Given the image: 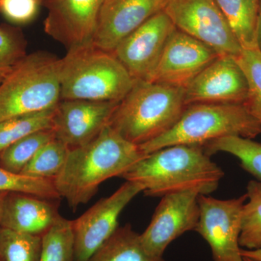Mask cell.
Segmentation results:
<instances>
[{"instance_id":"7a4b0ae2","label":"cell","mask_w":261,"mask_h":261,"mask_svg":"<svg viewBox=\"0 0 261 261\" xmlns=\"http://www.w3.org/2000/svg\"><path fill=\"white\" fill-rule=\"evenodd\" d=\"M224 176L202 146L177 145L147 154L121 178L140 185L146 196L162 197L192 189L208 195Z\"/></svg>"},{"instance_id":"74e56055","label":"cell","mask_w":261,"mask_h":261,"mask_svg":"<svg viewBox=\"0 0 261 261\" xmlns=\"http://www.w3.org/2000/svg\"><path fill=\"white\" fill-rule=\"evenodd\" d=\"M0 261H3V260H2V259H1V258H0Z\"/></svg>"},{"instance_id":"f1b7e54d","label":"cell","mask_w":261,"mask_h":261,"mask_svg":"<svg viewBox=\"0 0 261 261\" xmlns=\"http://www.w3.org/2000/svg\"><path fill=\"white\" fill-rule=\"evenodd\" d=\"M22 34L10 28L0 27V75H6L27 56Z\"/></svg>"},{"instance_id":"83f0119b","label":"cell","mask_w":261,"mask_h":261,"mask_svg":"<svg viewBox=\"0 0 261 261\" xmlns=\"http://www.w3.org/2000/svg\"><path fill=\"white\" fill-rule=\"evenodd\" d=\"M0 192H20L41 198L59 200V194L51 179L15 173L0 167Z\"/></svg>"},{"instance_id":"8d00e7d4","label":"cell","mask_w":261,"mask_h":261,"mask_svg":"<svg viewBox=\"0 0 261 261\" xmlns=\"http://www.w3.org/2000/svg\"><path fill=\"white\" fill-rule=\"evenodd\" d=\"M5 75H0V83H1L2 81L3 80V79L5 78Z\"/></svg>"},{"instance_id":"cb8c5ba5","label":"cell","mask_w":261,"mask_h":261,"mask_svg":"<svg viewBox=\"0 0 261 261\" xmlns=\"http://www.w3.org/2000/svg\"><path fill=\"white\" fill-rule=\"evenodd\" d=\"M242 216L240 245L246 250L261 248V182L249 181Z\"/></svg>"},{"instance_id":"484cf974","label":"cell","mask_w":261,"mask_h":261,"mask_svg":"<svg viewBox=\"0 0 261 261\" xmlns=\"http://www.w3.org/2000/svg\"><path fill=\"white\" fill-rule=\"evenodd\" d=\"M72 221L61 217L42 236L40 261H74Z\"/></svg>"},{"instance_id":"e0dca14e","label":"cell","mask_w":261,"mask_h":261,"mask_svg":"<svg viewBox=\"0 0 261 261\" xmlns=\"http://www.w3.org/2000/svg\"><path fill=\"white\" fill-rule=\"evenodd\" d=\"M57 200L9 192L5 197L1 227L42 237L61 217Z\"/></svg>"},{"instance_id":"d590c367","label":"cell","mask_w":261,"mask_h":261,"mask_svg":"<svg viewBox=\"0 0 261 261\" xmlns=\"http://www.w3.org/2000/svg\"><path fill=\"white\" fill-rule=\"evenodd\" d=\"M243 261H255L252 260V259L249 258V257H243Z\"/></svg>"},{"instance_id":"9c48e42d","label":"cell","mask_w":261,"mask_h":261,"mask_svg":"<svg viewBox=\"0 0 261 261\" xmlns=\"http://www.w3.org/2000/svg\"><path fill=\"white\" fill-rule=\"evenodd\" d=\"M247 199V194L229 200L199 196L200 216L195 231L210 245L214 261H243L240 237Z\"/></svg>"},{"instance_id":"ba28073f","label":"cell","mask_w":261,"mask_h":261,"mask_svg":"<svg viewBox=\"0 0 261 261\" xmlns=\"http://www.w3.org/2000/svg\"><path fill=\"white\" fill-rule=\"evenodd\" d=\"M144 188L126 181L116 192L101 199L89 210L72 221L74 240V261H89L118 228L123 209Z\"/></svg>"},{"instance_id":"3957f363","label":"cell","mask_w":261,"mask_h":261,"mask_svg":"<svg viewBox=\"0 0 261 261\" xmlns=\"http://www.w3.org/2000/svg\"><path fill=\"white\" fill-rule=\"evenodd\" d=\"M187 106L184 88L135 80L108 125L125 140L140 146L171 129Z\"/></svg>"},{"instance_id":"30bf717a","label":"cell","mask_w":261,"mask_h":261,"mask_svg":"<svg viewBox=\"0 0 261 261\" xmlns=\"http://www.w3.org/2000/svg\"><path fill=\"white\" fill-rule=\"evenodd\" d=\"M198 189L173 192L163 196L149 226L141 233L146 250L163 257L168 245L183 233L195 231L200 216Z\"/></svg>"},{"instance_id":"f35d334b","label":"cell","mask_w":261,"mask_h":261,"mask_svg":"<svg viewBox=\"0 0 261 261\" xmlns=\"http://www.w3.org/2000/svg\"><path fill=\"white\" fill-rule=\"evenodd\" d=\"M41 1H42H42H43V0H41Z\"/></svg>"},{"instance_id":"e575fe53","label":"cell","mask_w":261,"mask_h":261,"mask_svg":"<svg viewBox=\"0 0 261 261\" xmlns=\"http://www.w3.org/2000/svg\"><path fill=\"white\" fill-rule=\"evenodd\" d=\"M252 3L258 9L259 0H252Z\"/></svg>"},{"instance_id":"5b68a950","label":"cell","mask_w":261,"mask_h":261,"mask_svg":"<svg viewBox=\"0 0 261 261\" xmlns=\"http://www.w3.org/2000/svg\"><path fill=\"white\" fill-rule=\"evenodd\" d=\"M260 134L261 122L245 105L196 103L187 106L171 129L139 147L147 155L170 146H203L228 136L253 139Z\"/></svg>"},{"instance_id":"4316f807","label":"cell","mask_w":261,"mask_h":261,"mask_svg":"<svg viewBox=\"0 0 261 261\" xmlns=\"http://www.w3.org/2000/svg\"><path fill=\"white\" fill-rule=\"evenodd\" d=\"M243 70L248 87L245 106L250 112L261 122V50L258 46L243 48L234 57Z\"/></svg>"},{"instance_id":"d4e9b609","label":"cell","mask_w":261,"mask_h":261,"mask_svg":"<svg viewBox=\"0 0 261 261\" xmlns=\"http://www.w3.org/2000/svg\"><path fill=\"white\" fill-rule=\"evenodd\" d=\"M42 237L0 228V258L3 261H40Z\"/></svg>"},{"instance_id":"6da1fadb","label":"cell","mask_w":261,"mask_h":261,"mask_svg":"<svg viewBox=\"0 0 261 261\" xmlns=\"http://www.w3.org/2000/svg\"><path fill=\"white\" fill-rule=\"evenodd\" d=\"M145 156L138 145L108 124L88 143L70 149L64 167L53 182L61 198L75 212L91 200L103 182L121 177Z\"/></svg>"},{"instance_id":"2e32d148","label":"cell","mask_w":261,"mask_h":261,"mask_svg":"<svg viewBox=\"0 0 261 261\" xmlns=\"http://www.w3.org/2000/svg\"><path fill=\"white\" fill-rule=\"evenodd\" d=\"M163 0H113L101 10L93 44L113 53L120 42L163 9Z\"/></svg>"},{"instance_id":"4dcf8cb0","label":"cell","mask_w":261,"mask_h":261,"mask_svg":"<svg viewBox=\"0 0 261 261\" xmlns=\"http://www.w3.org/2000/svg\"><path fill=\"white\" fill-rule=\"evenodd\" d=\"M241 255L243 257H249L253 260L261 261V248L255 249V250H246V249L242 248Z\"/></svg>"},{"instance_id":"603a6c76","label":"cell","mask_w":261,"mask_h":261,"mask_svg":"<svg viewBox=\"0 0 261 261\" xmlns=\"http://www.w3.org/2000/svg\"><path fill=\"white\" fill-rule=\"evenodd\" d=\"M70 150L68 146L55 138L38 151L21 174L53 180L64 167Z\"/></svg>"},{"instance_id":"9a60e30c","label":"cell","mask_w":261,"mask_h":261,"mask_svg":"<svg viewBox=\"0 0 261 261\" xmlns=\"http://www.w3.org/2000/svg\"><path fill=\"white\" fill-rule=\"evenodd\" d=\"M118 103L61 99L53 119L56 138L70 149L86 145L107 126Z\"/></svg>"},{"instance_id":"5bb4252c","label":"cell","mask_w":261,"mask_h":261,"mask_svg":"<svg viewBox=\"0 0 261 261\" xmlns=\"http://www.w3.org/2000/svg\"><path fill=\"white\" fill-rule=\"evenodd\" d=\"M184 90L187 106L196 103L245 105L248 96L245 75L231 56H219Z\"/></svg>"},{"instance_id":"f546056e","label":"cell","mask_w":261,"mask_h":261,"mask_svg":"<svg viewBox=\"0 0 261 261\" xmlns=\"http://www.w3.org/2000/svg\"><path fill=\"white\" fill-rule=\"evenodd\" d=\"M41 0H0V11L10 21L27 23L35 18Z\"/></svg>"},{"instance_id":"7402d4cb","label":"cell","mask_w":261,"mask_h":261,"mask_svg":"<svg viewBox=\"0 0 261 261\" xmlns=\"http://www.w3.org/2000/svg\"><path fill=\"white\" fill-rule=\"evenodd\" d=\"M55 109L13 117L0 121V153L25 136L53 128Z\"/></svg>"},{"instance_id":"ac0fdd59","label":"cell","mask_w":261,"mask_h":261,"mask_svg":"<svg viewBox=\"0 0 261 261\" xmlns=\"http://www.w3.org/2000/svg\"><path fill=\"white\" fill-rule=\"evenodd\" d=\"M89 261H166L149 253L141 241L140 234L130 224L116 231L96 251Z\"/></svg>"},{"instance_id":"44dd1931","label":"cell","mask_w":261,"mask_h":261,"mask_svg":"<svg viewBox=\"0 0 261 261\" xmlns=\"http://www.w3.org/2000/svg\"><path fill=\"white\" fill-rule=\"evenodd\" d=\"M55 138L53 128L37 130L25 136L0 153V167L21 173L38 151Z\"/></svg>"},{"instance_id":"d6986e66","label":"cell","mask_w":261,"mask_h":261,"mask_svg":"<svg viewBox=\"0 0 261 261\" xmlns=\"http://www.w3.org/2000/svg\"><path fill=\"white\" fill-rule=\"evenodd\" d=\"M242 49L258 46L257 8L252 0H215Z\"/></svg>"},{"instance_id":"1f68e13d","label":"cell","mask_w":261,"mask_h":261,"mask_svg":"<svg viewBox=\"0 0 261 261\" xmlns=\"http://www.w3.org/2000/svg\"><path fill=\"white\" fill-rule=\"evenodd\" d=\"M257 44L261 50V0H259L258 9H257Z\"/></svg>"},{"instance_id":"277c9868","label":"cell","mask_w":261,"mask_h":261,"mask_svg":"<svg viewBox=\"0 0 261 261\" xmlns=\"http://www.w3.org/2000/svg\"><path fill=\"white\" fill-rule=\"evenodd\" d=\"M135 82L113 53L94 44L61 58V99L120 102Z\"/></svg>"},{"instance_id":"836d02e7","label":"cell","mask_w":261,"mask_h":261,"mask_svg":"<svg viewBox=\"0 0 261 261\" xmlns=\"http://www.w3.org/2000/svg\"><path fill=\"white\" fill-rule=\"evenodd\" d=\"M113 0H104V3H103V6L102 8H104V7L107 6L108 5H109L110 3L112 2Z\"/></svg>"},{"instance_id":"8fae6325","label":"cell","mask_w":261,"mask_h":261,"mask_svg":"<svg viewBox=\"0 0 261 261\" xmlns=\"http://www.w3.org/2000/svg\"><path fill=\"white\" fill-rule=\"evenodd\" d=\"M176 27L161 10L118 44L113 53L135 80L150 82L168 39Z\"/></svg>"},{"instance_id":"7c38bea8","label":"cell","mask_w":261,"mask_h":261,"mask_svg":"<svg viewBox=\"0 0 261 261\" xmlns=\"http://www.w3.org/2000/svg\"><path fill=\"white\" fill-rule=\"evenodd\" d=\"M44 31L68 50L93 44L104 0H43Z\"/></svg>"},{"instance_id":"8992f818","label":"cell","mask_w":261,"mask_h":261,"mask_svg":"<svg viewBox=\"0 0 261 261\" xmlns=\"http://www.w3.org/2000/svg\"><path fill=\"white\" fill-rule=\"evenodd\" d=\"M61 101V58L27 55L0 83V121L56 108Z\"/></svg>"},{"instance_id":"52a82bcc","label":"cell","mask_w":261,"mask_h":261,"mask_svg":"<svg viewBox=\"0 0 261 261\" xmlns=\"http://www.w3.org/2000/svg\"><path fill=\"white\" fill-rule=\"evenodd\" d=\"M163 11L176 29L219 56H237L241 46L215 0H163Z\"/></svg>"},{"instance_id":"d6a6232c","label":"cell","mask_w":261,"mask_h":261,"mask_svg":"<svg viewBox=\"0 0 261 261\" xmlns=\"http://www.w3.org/2000/svg\"><path fill=\"white\" fill-rule=\"evenodd\" d=\"M8 193V192H0V228H1L2 217H3L5 197H6Z\"/></svg>"},{"instance_id":"4fadbf2b","label":"cell","mask_w":261,"mask_h":261,"mask_svg":"<svg viewBox=\"0 0 261 261\" xmlns=\"http://www.w3.org/2000/svg\"><path fill=\"white\" fill-rule=\"evenodd\" d=\"M219 54L176 29L168 39L150 82L185 88Z\"/></svg>"},{"instance_id":"ffe728a7","label":"cell","mask_w":261,"mask_h":261,"mask_svg":"<svg viewBox=\"0 0 261 261\" xmlns=\"http://www.w3.org/2000/svg\"><path fill=\"white\" fill-rule=\"evenodd\" d=\"M202 147L210 156L220 152L232 154L245 171L261 182V143L252 139L228 136L207 142Z\"/></svg>"}]
</instances>
